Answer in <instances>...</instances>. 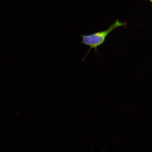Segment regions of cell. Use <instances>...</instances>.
<instances>
[{"label": "cell", "mask_w": 152, "mask_h": 152, "mask_svg": "<svg viewBox=\"0 0 152 152\" xmlns=\"http://www.w3.org/2000/svg\"><path fill=\"white\" fill-rule=\"evenodd\" d=\"M126 25V22L117 20L112 24L107 29L96 32L90 35H80L83 39L80 43L90 47V49L88 53L83 58V61L85 60L86 58L92 49H94L95 53L96 54L97 52L98 48L103 44L106 40V38L111 32L118 28Z\"/></svg>", "instance_id": "1"}, {"label": "cell", "mask_w": 152, "mask_h": 152, "mask_svg": "<svg viewBox=\"0 0 152 152\" xmlns=\"http://www.w3.org/2000/svg\"><path fill=\"white\" fill-rule=\"evenodd\" d=\"M149 1L151 2V4L152 5V0H149Z\"/></svg>", "instance_id": "2"}]
</instances>
